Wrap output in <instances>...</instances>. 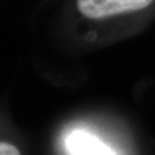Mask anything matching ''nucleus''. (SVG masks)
<instances>
[{
	"label": "nucleus",
	"instance_id": "obj_1",
	"mask_svg": "<svg viewBox=\"0 0 155 155\" xmlns=\"http://www.w3.org/2000/svg\"><path fill=\"white\" fill-rule=\"evenodd\" d=\"M154 0H76L78 12L91 20H102L150 7Z\"/></svg>",
	"mask_w": 155,
	"mask_h": 155
},
{
	"label": "nucleus",
	"instance_id": "obj_3",
	"mask_svg": "<svg viewBox=\"0 0 155 155\" xmlns=\"http://www.w3.org/2000/svg\"><path fill=\"white\" fill-rule=\"evenodd\" d=\"M0 155H21V153L14 145L0 141Z\"/></svg>",
	"mask_w": 155,
	"mask_h": 155
},
{
	"label": "nucleus",
	"instance_id": "obj_2",
	"mask_svg": "<svg viewBox=\"0 0 155 155\" xmlns=\"http://www.w3.org/2000/svg\"><path fill=\"white\" fill-rule=\"evenodd\" d=\"M70 155H116V153L93 133L85 130H74L66 139Z\"/></svg>",
	"mask_w": 155,
	"mask_h": 155
}]
</instances>
